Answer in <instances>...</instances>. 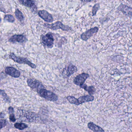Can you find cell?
I'll use <instances>...</instances> for the list:
<instances>
[{
  "label": "cell",
  "instance_id": "2e32d148",
  "mask_svg": "<svg viewBox=\"0 0 132 132\" xmlns=\"http://www.w3.org/2000/svg\"><path fill=\"white\" fill-rule=\"evenodd\" d=\"M88 127L89 129L95 132H104L105 130L99 126L96 125L93 122H89L88 123Z\"/></svg>",
  "mask_w": 132,
  "mask_h": 132
},
{
  "label": "cell",
  "instance_id": "ba28073f",
  "mask_svg": "<svg viewBox=\"0 0 132 132\" xmlns=\"http://www.w3.org/2000/svg\"><path fill=\"white\" fill-rule=\"evenodd\" d=\"M89 77V74L86 73H82L77 76L74 79V83L76 85L81 86L84 84L86 79Z\"/></svg>",
  "mask_w": 132,
  "mask_h": 132
},
{
  "label": "cell",
  "instance_id": "9a60e30c",
  "mask_svg": "<svg viewBox=\"0 0 132 132\" xmlns=\"http://www.w3.org/2000/svg\"><path fill=\"white\" fill-rule=\"evenodd\" d=\"M79 105L88 102H92L94 100V97L91 95L82 96L78 99Z\"/></svg>",
  "mask_w": 132,
  "mask_h": 132
},
{
  "label": "cell",
  "instance_id": "6da1fadb",
  "mask_svg": "<svg viewBox=\"0 0 132 132\" xmlns=\"http://www.w3.org/2000/svg\"><path fill=\"white\" fill-rule=\"evenodd\" d=\"M37 92L40 96L48 101L56 102L58 100V97L56 94L44 88L38 89Z\"/></svg>",
  "mask_w": 132,
  "mask_h": 132
},
{
  "label": "cell",
  "instance_id": "d6986e66",
  "mask_svg": "<svg viewBox=\"0 0 132 132\" xmlns=\"http://www.w3.org/2000/svg\"><path fill=\"white\" fill-rule=\"evenodd\" d=\"M15 15L18 20L20 22H23L24 20V17L23 13L18 9H17L15 11Z\"/></svg>",
  "mask_w": 132,
  "mask_h": 132
},
{
  "label": "cell",
  "instance_id": "52a82bcc",
  "mask_svg": "<svg viewBox=\"0 0 132 132\" xmlns=\"http://www.w3.org/2000/svg\"><path fill=\"white\" fill-rule=\"evenodd\" d=\"M98 30V28L97 27H95L90 28L82 34L81 36V38L83 40L86 41L94 35L97 34Z\"/></svg>",
  "mask_w": 132,
  "mask_h": 132
},
{
  "label": "cell",
  "instance_id": "cb8c5ba5",
  "mask_svg": "<svg viewBox=\"0 0 132 132\" xmlns=\"http://www.w3.org/2000/svg\"><path fill=\"white\" fill-rule=\"evenodd\" d=\"M7 124V122L6 119H1V129H2L3 127H4Z\"/></svg>",
  "mask_w": 132,
  "mask_h": 132
},
{
  "label": "cell",
  "instance_id": "ffe728a7",
  "mask_svg": "<svg viewBox=\"0 0 132 132\" xmlns=\"http://www.w3.org/2000/svg\"><path fill=\"white\" fill-rule=\"evenodd\" d=\"M66 99L71 104H75L76 105H79L78 100L74 96H67L66 97Z\"/></svg>",
  "mask_w": 132,
  "mask_h": 132
},
{
  "label": "cell",
  "instance_id": "9c48e42d",
  "mask_svg": "<svg viewBox=\"0 0 132 132\" xmlns=\"http://www.w3.org/2000/svg\"><path fill=\"white\" fill-rule=\"evenodd\" d=\"M119 11H121L125 16L132 17V8L127 5L121 4L117 8Z\"/></svg>",
  "mask_w": 132,
  "mask_h": 132
},
{
  "label": "cell",
  "instance_id": "5bb4252c",
  "mask_svg": "<svg viewBox=\"0 0 132 132\" xmlns=\"http://www.w3.org/2000/svg\"><path fill=\"white\" fill-rule=\"evenodd\" d=\"M27 41L25 36L22 35H15L12 36L9 39L10 42L13 43H24Z\"/></svg>",
  "mask_w": 132,
  "mask_h": 132
},
{
  "label": "cell",
  "instance_id": "ac0fdd59",
  "mask_svg": "<svg viewBox=\"0 0 132 132\" xmlns=\"http://www.w3.org/2000/svg\"><path fill=\"white\" fill-rule=\"evenodd\" d=\"M14 126L16 129L20 130H23L28 127L27 125L23 123H14Z\"/></svg>",
  "mask_w": 132,
  "mask_h": 132
},
{
  "label": "cell",
  "instance_id": "4fadbf2b",
  "mask_svg": "<svg viewBox=\"0 0 132 132\" xmlns=\"http://www.w3.org/2000/svg\"><path fill=\"white\" fill-rule=\"evenodd\" d=\"M38 15L41 18L47 22H53V18L51 14L45 10L40 11L38 12Z\"/></svg>",
  "mask_w": 132,
  "mask_h": 132
},
{
  "label": "cell",
  "instance_id": "603a6c76",
  "mask_svg": "<svg viewBox=\"0 0 132 132\" xmlns=\"http://www.w3.org/2000/svg\"><path fill=\"white\" fill-rule=\"evenodd\" d=\"M4 20L8 22H10V23H13L15 21V19L13 16L10 14L6 15L4 17Z\"/></svg>",
  "mask_w": 132,
  "mask_h": 132
},
{
  "label": "cell",
  "instance_id": "7402d4cb",
  "mask_svg": "<svg viewBox=\"0 0 132 132\" xmlns=\"http://www.w3.org/2000/svg\"><path fill=\"white\" fill-rule=\"evenodd\" d=\"M1 95L2 96L4 100L6 102H10L11 100H10V98L8 97V96L7 95L6 93L4 91L1 90Z\"/></svg>",
  "mask_w": 132,
  "mask_h": 132
},
{
  "label": "cell",
  "instance_id": "484cf974",
  "mask_svg": "<svg viewBox=\"0 0 132 132\" xmlns=\"http://www.w3.org/2000/svg\"><path fill=\"white\" fill-rule=\"evenodd\" d=\"M8 110L9 114H11V113H14V110L12 106L9 107L8 109Z\"/></svg>",
  "mask_w": 132,
  "mask_h": 132
},
{
  "label": "cell",
  "instance_id": "d4e9b609",
  "mask_svg": "<svg viewBox=\"0 0 132 132\" xmlns=\"http://www.w3.org/2000/svg\"><path fill=\"white\" fill-rule=\"evenodd\" d=\"M9 119H10V120L11 122H14L16 121V120L14 113L10 114Z\"/></svg>",
  "mask_w": 132,
  "mask_h": 132
},
{
  "label": "cell",
  "instance_id": "4316f807",
  "mask_svg": "<svg viewBox=\"0 0 132 132\" xmlns=\"http://www.w3.org/2000/svg\"><path fill=\"white\" fill-rule=\"evenodd\" d=\"M80 1L84 3H89V2L94 1V0H80Z\"/></svg>",
  "mask_w": 132,
  "mask_h": 132
},
{
  "label": "cell",
  "instance_id": "f1b7e54d",
  "mask_svg": "<svg viewBox=\"0 0 132 132\" xmlns=\"http://www.w3.org/2000/svg\"><path fill=\"white\" fill-rule=\"evenodd\" d=\"M131 35H132V34H131Z\"/></svg>",
  "mask_w": 132,
  "mask_h": 132
},
{
  "label": "cell",
  "instance_id": "277c9868",
  "mask_svg": "<svg viewBox=\"0 0 132 132\" xmlns=\"http://www.w3.org/2000/svg\"><path fill=\"white\" fill-rule=\"evenodd\" d=\"M44 27L49 29H52L53 30H58V29H61L63 31L71 30V28L70 27L66 25H64L60 21H57L56 23L51 24H44Z\"/></svg>",
  "mask_w": 132,
  "mask_h": 132
},
{
  "label": "cell",
  "instance_id": "8fae6325",
  "mask_svg": "<svg viewBox=\"0 0 132 132\" xmlns=\"http://www.w3.org/2000/svg\"><path fill=\"white\" fill-rule=\"evenodd\" d=\"M6 74L14 78H18L21 75L20 72L17 69L13 67H7L5 68Z\"/></svg>",
  "mask_w": 132,
  "mask_h": 132
},
{
  "label": "cell",
  "instance_id": "83f0119b",
  "mask_svg": "<svg viewBox=\"0 0 132 132\" xmlns=\"http://www.w3.org/2000/svg\"><path fill=\"white\" fill-rule=\"evenodd\" d=\"M4 113H3L1 112V118H3L4 117Z\"/></svg>",
  "mask_w": 132,
  "mask_h": 132
},
{
  "label": "cell",
  "instance_id": "7c38bea8",
  "mask_svg": "<svg viewBox=\"0 0 132 132\" xmlns=\"http://www.w3.org/2000/svg\"><path fill=\"white\" fill-rule=\"evenodd\" d=\"M19 1L21 4L29 7L34 12H37V7L35 5L34 0H19Z\"/></svg>",
  "mask_w": 132,
  "mask_h": 132
},
{
  "label": "cell",
  "instance_id": "5b68a950",
  "mask_svg": "<svg viewBox=\"0 0 132 132\" xmlns=\"http://www.w3.org/2000/svg\"><path fill=\"white\" fill-rule=\"evenodd\" d=\"M78 71L76 66L72 64H70L68 66L65 67L62 72V76L64 78H66L70 77L71 75Z\"/></svg>",
  "mask_w": 132,
  "mask_h": 132
},
{
  "label": "cell",
  "instance_id": "8992f818",
  "mask_svg": "<svg viewBox=\"0 0 132 132\" xmlns=\"http://www.w3.org/2000/svg\"><path fill=\"white\" fill-rule=\"evenodd\" d=\"M42 40L43 44L48 48H52L54 46V39L53 36L50 33L46 35H42Z\"/></svg>",
  "mask_w": 132,
  "mask_h": 132
},
{
  "label": "cell",
  "instance_id": "e0dca14e",
  "mask_svg": "<svg viewBox=\"0 0 132 132\" xmlns=\"http://www.w3.org/2000/svg\"><path fill=\"white\" fill-rule=\"evenodd\" d=\"M80 87L81 88H82L84 90H85L86 92H88L89 94V95H91L94 94L96 92V89L95 87L94 86H88L86 84H84L80 86Z\"/></svg>",
  "mask_w": 132,
  "mask_h": 132
},
{
  "label": "cell",
  "instance_id": "30bf717a",
  "mask_svg": "<svg viewBox=\"0 0 132 132\" xmlns=\"http://www.w3.org/2000/svg\"><path fill=\"white\" fill-rule=\"evenodd\" d=\"M28 86L32 89H36L38 90L44 88V86L41 82L35 79H29L27 81Z\"/></svg>",
  "mask_w": 132,
  "mask_h": 132
},
{
  "label": "cell",
  "instance_id": "f546056e",
  "mask_svg": "<svg viewBox=\"0 0 132 132\" xmlns=\"http://www.w3.org/2000/svg\"></svg>",
  "mask_w": 132,
  "mask_h": 132
},
{
  "label": "cell",
  "instance_id": "3957f363",
  "mask_svg": "<svg viewBox=\"0 0 132 132\" xmlns=\"http://www.w3.org/2000/svg\"><path fill=\"white\" fill-rule=\"evenodd\" d=\"M10 57L11 59L13 60L15 62H16V63L20 64H25L28 65L32 68L35 69L36 68V65L34 63L30 61L26 58L16 56L13 53H11L10 54Z\"/></svg>",
  "mask_w": 132,
  "mask_h": 132
},
{
  "label": "cell",
  "instance_id": "44dd1931",
  "mask_svg": "<svg viewBox=\"0 0 132 132\" xmlns=\"http://www.w3.org/2000/svg\"><path fill=\"white\" fill-rule=\"evenodd\" d=\"M100 8V4L99 3L96 4L94 5L92 8V14L93 16L96 15L97 11L99 10Z\"/></svg>",
  "mask_w": 132,
  "mask_h": 132
},
{
  "label": "cell",
  "instance_id": "7a4b0ae2",
  "mask_svg": "<svg viewBox=\"0 0 132 132\" xmlns=\"http://www.w3.org/2000/svg\"><path fill=\"white\" fill-rule=\"evenodd\" d=\"M19 117L21 120L26 122H32L36 120L37 115L32 112H26L23 110H20Z\"/></svg>",
  "mask_w": 132,
  "mask_h": 132
}]
</instances>
